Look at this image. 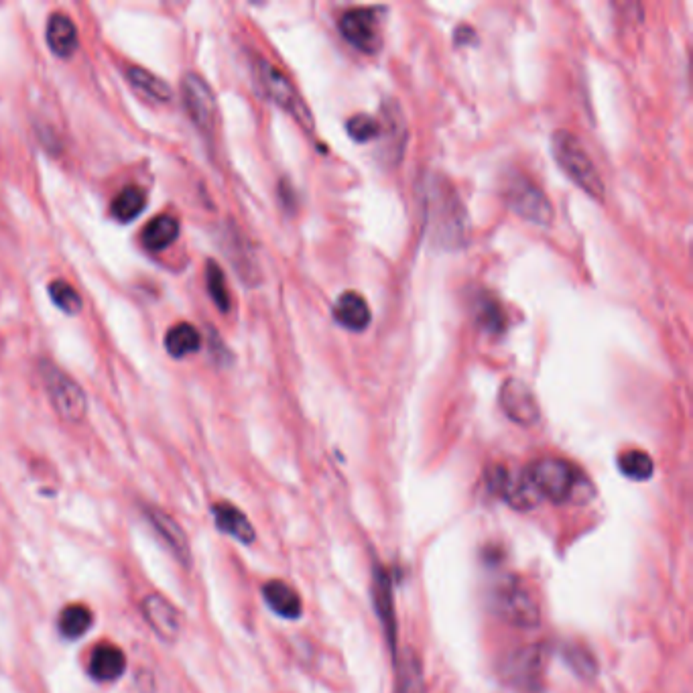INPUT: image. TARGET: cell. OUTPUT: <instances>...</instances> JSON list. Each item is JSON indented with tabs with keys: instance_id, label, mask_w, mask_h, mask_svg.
<instances>
[{
	"instance_id": "obj_1",
	"label": "cell",
	"mask_w": 693,
	"mask_h": 693,
	"mask_svg": "<svg viewBox=\"0 0 693 693\" xmlns=\"http://www.w3.org/2000/svg\"><path fill=\"white\" fill-rule=\"evenodd\" d=\"M419 204L429 242L441 250H458L468 244V214L454 185L439 173L421 177Z\"/></svg>"
},
{
	"instance_id": "obj_2",
	"label": "cell",
	"mask_w": 693,
	"mask_h": 693,
	"mask_svg": "<svg viewBox=\"0 0 693 693\" xmlns=\"http://www.w3.org/2000/svg\"><path fill=\"white\" fill-rule=\"evenodd\" d=\"M553 157L563 169V173L570 177L580 189L594 198L604 200V181L594 167L592 159L584 151L582 143L570 133V131H557L551 141Z\"/></svg>"
},
{
	"instance_id": "obj_3",
	"label": "cell",
	"mask_w": 693,
	"mask_h": 693,
	"mask_svg": "<svg viewBox=\"0 0 693 693\" xmlns=\"http://www.w3.org/2000/svg\"><path fill=\"white\" fill-rule=\"evenodd\" d=\"M492 610L515 628H535L541 622V610L531 590L515 576L502 578L492 590Z\"/></svg>"
},
{
	"instance_id": "obj_4",
	"label": "cell",
	"mask_w": 693,
	"mask_h": 693,
	"mask_svg": "<svg viewBox=\"0 0 693 693\" xmlns=\"http://www.w3.org/2000/svg\"><path fill=\"white\" fill-rule=\"evenodd\" d=\"M525 480L537 498H547L561 504L576 494L580 486V472L561 458H541L527 468Z\"/></svg>"
},
{
	"instance_id": "obj_5",
	"label": "cell",
	"mask_w": 693,
	"mask_h": 693,
	"mask_svg": "<svg viewBox=\"0 0 693 693\" xmlns=\"http://www.w3.org/2000/svg\"><path fill=\"white\" fill-rule=\"evenodd\" d=\"M39 374L55 413L63 421L80 423L88 411V401L82 387L70 374H66L57 364L49 360H43L39 364Z\"/></svg>"
},
{
	"instance_id": "obj_6",
	"label": "cell",
	"mask_w": 693,
	"mask_h": 693,
	"mask_svg": "<svg viewBox=\"0 0 693 693\" xmlns=\"http://www.w3.org/2000/svg\"><path fill=\"white\" fill-rule=\"evenodd\" d=\"M252 70H255V78H257L259 88L263 90V94L271 102H275L281 110L291 114L301 126H305L307 131H311L313 129L311 112H309L307 104L301 100L295 86L287 80V76L281 70H277L273 63H269L267 59H261V57L255 59V66H252Z\"/></svg>"
},
{
	"instance_id": "obj_7",
	"label": "cell",
	"mask_w": 693,
	"mask_h": 693,
	"mask_svg": "<svg viewBox=\"0 0 693 693\" xmlns=\"http://www.w3.org/2000/svg\"><path fill=\"white\" fill-rule=\"evenodd\" d=\"M504 200L509 208L527 222L549 226L553 222V206L541 189L525 175H513L504 185Z\"/></svg>"
},
{
	"instance_id": "obj_8",
	"label": "cell",
	"mask_w": 693,
	"mask_h": 693,
	"mask_svg": "<svg viewBox=\"0 0 693 693\" xmlns=\"http://www.w3.org/2000/svg\"><path fill=\"white\" fill-rule=\"evenodd\" d=\"M181 96L196 129L204 135H212L218 120V102L208 82L198 74H185L181 80Z\"/></svg>"
},
{
	"instance_id": "obj_9",
	"label": "cell",
	"mask_w": 693,
	"mask_h": 693,
	"mask_svg": "<svg viewBox=\"0 0 693 693\" xmlns=\"http://www.w3.org/2000/svg\"><path fill=\"white\" fill-rule=\"evenodd\" d=\"M500 407L507 417L519 425H535L539 421V403L533 391L517 378H509L500 389Z\"/></svg>"
},
{
	"instance_id": "obj_10",
	"label": "cell",
	"mask_w": 693,
	"mask_h": 693,
	"mask_svg": "<svg viewBox=\"0 0 693 693\" xmlns=\"http://www.w3.org/2000/svg\"><path fill=\"white\" fill-rule=\"evenodd\" d=\"M545 655L541 647H527L517 651L507 665H504V677H507L515 687L525 691H537L543 683Z\"/></svg>"
},
{
	"instance_id": "obj_11",
	"label": "cell",
	"mask_w": 693,
	"mask_h": 693,
	"mask_svg": "<svg viewBox=\"0 0 693 693\" xmlns=\"http://www.w3.org/2000/svg\"><path fill=\"white\" fill-rule=\"evenodd\" d=\"M340 33L350 45L364 53H374L381 45L378 23L374 11L370 9H354L344 13L340 19Z\"/></svg>"
},
{
	"instance_id": "obj_12",
	"label": "cell",
	"mask_w": 693,
	"mask_h": 693,
	"mask_svg": "<svg viewBox=\"0 0 693 693\" xmlns=\"http://www.w3.org/2000/svg\"><path fill=\"white\" fill-rule=\"evenodd\" d=\"M143 614L161 641L175 643L181 633L179 610L161 594H149L143 600Z\"/></svg>"
},
{
	"instance_id": "obj_13",
	"label": "cell",
	"mask_w": 693,
	"mask_h": 693,
	"mask_svg": "<svg viewBox=\"0 0 693 693\" xmlns=\"http://www.w3.org/2000/svg\"><path fill=\"white\" fill-rule=\"evenodd\" d=\"M145 515L151 521L155 533L163 539L167 549L173 553V557L185 567L192 565V547H189V539L185 531L181 529V525L169 513L155 507H147Z\"/></svg>"
},
{
	"instance_id": "obj_14",
	"label": "cell",
	"mask_w": 693,
	"mask_h": 693,
	"mask_svg": "<svg viewBox=\"0 0 693 693\" xmlns=\"http://www.w3.org/2000/svg\"><path fill=\"white\" fill-rule=\"evenodd\" d=\"M488 486L492 492H496L500 498L507 500L511 507L519 511L533 509L539 500L531 490L529 482L525 480V474L521 478H513V474L507 468H494L488 476Z\"/></svg>"
},
{
	"instance_id": "obj_15",
	"label": "cell",
	"mask_w": 693,
	"mask_h": 693,
	"mask_svg": "<svg viewBox=\"0 0 693 693\" xmlns=\"http://www.w3.org/2000/svg\"><path fill=\"white\" fill-rule=\"evenodd\" d=\"M372 594H374V608L378 618L383 622L385 635L389 639L391 649L397 647V618H395V602H393V584L383 567L374 570V582H372Z\"/></svg>"
},
{
	"instance_id": "obj_16",
	"label": "cell",
	"mask_w": 693,
	"mask_h": 693,
	"mask_svg": "<svg viewBox=\"0 0 693 693\" xmlns=\"http://www.w3.org/2000/svg\"><path fill=\"white\" fill-rule=\"evenodd\" d=\"M212 517L216 521V527L230 535L232 539L240 541L242 545H250L252 541L257 539V533H255V527L250 525L248 517L238 509L234 507V504L230 502H218L212 507Z\"/></svg>"
},
{
	"instance_id": "obj_17",
	"label": "cell",
	"mask_w": 693,
	"mask_h": 693,
	"mask_svg": "<svg viewBox=\"0 0 693 693\" xmlns=\"http://www.w3.org/2000/svg\"><path fill=\"white\" fill-rule=\"evenodd\" d=\"M334 320L346 330L362 332L370 324L368 303L356 291H346L338 297L334 305Z\"/></svg>"
},
{
	"instance_id": "obj_18",
	"label": "cell",
	"mask_w": 693,
	"mask_h": 693,
	"mask_svg": "<svg viewBox=\"0 0 693 693\" xmlns=\"http://www.w3.org/2000/svg\"><path fill=\"white\" fill-rule=\"evenodd\" d=\"M88 669L96 681H102V683L116 681L126 669V657L116 645L100 643L98 647H94L90 655Z\"/></svg>"
},
{
	"instance_id": "obj_19",
	"label": "cell",
	"mask_w": 693,
	"mask_h": 693,
	"mask_svg": "<svg viewBox=\"0 0 693 693\" xmlns=\"http://www.w3.org/2000/svg\"><path fill=\"white\" fill-rule=\"evenodd\" d=\"M263 598L267 606L285 620H297L303 614V604L299 594L281 580H271L263 588Z\"/></svg>"
},
{
	"instance_id": "obj_20",
	"label": "cell",
	"mask_w": 693,
	"mask_h": 693,
	"mask_svg": "<svg viewBox=\"0 0 693 693\" xmlns=\"http://www.w3.org/2000/svg\"><path fill=\"white\" fill-rule=\"evenodd\" d=\"M47 45L57 57H70L78 49V29L68 15L55 13L49 17Z\"/></svg>"
},
{
	"instance_id": "obj_21",
	"label": "cell",
	"mask_w": 693,
	"mask_h": 693,
	"mask_svg": "<svg viewBox=\"0 0 693 693\" xmlns=\"http://www.w3.org/2000/svg\"><path fill=\"white\" fill-rule=\"evenodd\" d=\"M179 236V222L173 216L161 214L155 216L141 232V240L145 244L147 250L159 252L165 250L167 246H171Z\"/></svg>"
},
{
	"instance_id": "obj_22",
	"label": "cell",
	"mask_w": 693,
	"mask_h": 693,
	"mask_svg": "<svg viewBox=\"0 0 693 693\" xmlns=\"http://www.w3.org/2000/svg\"><path fill=\"white\" fill-rule=\"evenodd\" d=\"M397 693H425L423 665L415 651L405 649L397 669Z\"/></svg>"
},
{
	"instance_id": "obj_23",
	"label": "cell",
	"mask_w": 693,
	"mask_h": 693,
	"mask_svg": "<svg viewBox=\"0 0 693 693\" xmlns=\"http://www.w3.org/2000/svg\"><path fill=\"white\" fill-rule=\"evenodd\" d=\"M147 206V194L139 185H126L112 202V216L120 222H133Z\"/></svg>"
},
{
	"instance_id": "obj_24",
	"label": "cell",
	"mask_w": 693,
	"mask_h": 693,
	"mask_svg": "<svg viewBox=\"0 0 693 693\" xmlns=\"http://www.w3.org/2000/svg\"><path fill=\"white\" fill-rule=\"evenodd\" d=\"M126 76H129L131 86L139 94H143L145 98H149L153 102H169L173 98L171 88L159 76L151 74L149 70H143L139 66H131L129 72H126Z\"/></svg>"
},
{
	"instance_id": "obj_25",
	"label": "cell",
	"mask_w": 693,
	"mask_h": 693,
	"mask_svg": "<svg viewBox=\"0 0 693 693\" xmlns=\"http://www.w3.org/2000/svg\"><path fill=\"white\" fill-rule=\"evenodd\" d=\"M92 622H94V614L90 612L88 606L70 604V606L63 608V612L59 616V630L66 639L78 641L88 633Z\"/></svg>"
},
{
	"instance_id": "obj_26",
	"label": "cell",
	"mask_w": 693,
	"mask_h": 693,
	"mask_svg": "<svg viewBox=\"0 0 693 693\" xmlns=\"http://www.w3.org/2000/svg\"><path fill=\"white\" fill-rule=\"evenodd\" d=\"M202 346L200 332L192 324H177L165 336V350L173 358H185Z\"/></svg>"
},
{
	"instance_id": "obj_27",
	"label": "cell",
	"mask_w": 693,
	"mask_h": 693,
	"mask_svg": "<svg viewBox=\"0 0 693 693\" xmlns=\"http://www.w3.org/2000/svg\"><path fill=\"white\" fill-rule=\"evenodd\" d=\"M618 468L620 472L630 478V480H635V482H645L653 476L655 472V464L651 460L649 454L641 452V450H628L624 452L620 458H618Z\"/></svg>"
},
{
	"instance_id": "obj_28",
	"label": "cell",
	"mask_w": 693,
	"mask_h": 693,
	"mask_svg": "<svg viewBox=\"0 0 693 693\" xmlns=\"http://www.w3.org/2000/svg\"><path fill=\"white\" fill-rule=\"evenodd\" d=\"M49 299L63 311L70 315H78L82 309V297L78 291L66 283V281H53L49 285Z\"/></svg>"
},
{
	"instance_id": "obj_29",
	"label": "cell",
	"mask_w": 693,
	"mask_h": 693,
	"mask_svg": "<svg viewBox=\"0 0 693 693\" xmlns=\"http://www.w3.org/2000/svg\"><path fill=\"white\" fill-rule=\"evenodd\" d=\"M206 283H208V291L212 301L218 305L220 311H228L230 309V295H228V287H226V279L224 273L220 269L218 263L210 261L206 267Z\"/></svg>"
},
{
	"instance_id": "obj_30",
	"label": "cell",
	"mask_w": 693,
	"mask_h": 693,
	"mask_svg": "<svg viewBox=\"0 0 693 693\" xmlns=\"http://www.w3.org/2000/svg\"><path fill=\"white\" fill-rule=\"evenodd\" d=\"M346 129L356 143H368V141H374L376 137H381V122L368 114L352 116L346 124Z\"/></svg>"
},
{
	"instance_id": "obj_31",
	"label": "cell",
	"mask_w": 693,
	"mask_h": 693,
	"mask_svg": "<svg viewBox=\"0 0 693 693\" xmlns=\"http://www.w3.org/2000/svg\"><path fill=\"white\" fill-rule=\"evenodd\" d=\"M565 661L578 673V677L592 679L598 673V665H596L594 657L582 647H567L565 649Z\"/></svg>"
},
{
	"instance_id": "obj_32",
	"label": "cell",
	"mask_w": 693,
	"mask_h": 693,
	"mask_svg": "<svg viewBox=\"0 0 693 693\" xmlns=\"http://www.w3.org/2000/svg\"><path fill=\"white\" fill-rule=\"evenodd\" d=\"M478 322L484 330L490 332H500L502 330V313L496 301L492 299H482L478 305Z\"/></svg>"
}]
</instances>
